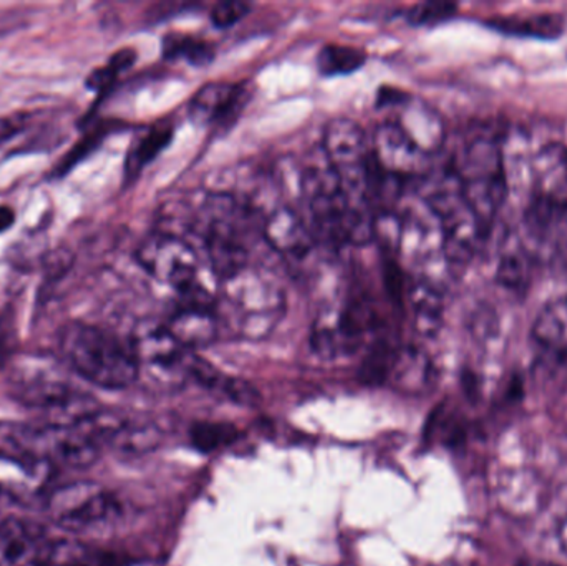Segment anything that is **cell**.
I'll return each mask as SVG.
<instances>
[{
  "label": "cell",
  "mask_w": 567,
  "mask_h": 566,
  "mask_svg": "<svg viewBox=\"0 0 567 566\" xmlns=\"http://www.w3.org/2000/svg\"><path fill=\"white\" fill-rule=\"evenodd\" d=\"M322 155L339 179L353 215L362 225L375 231L377 216L372 205L373 156L362 126L350 119L330 120L323 130Z\"/></svg>",
  "instance_id": "5b68a950"
},
{
  "label": "cell",
  "mask_w": 567,
  "mask_h": 566,
  "mask_svg": "<svg viewBox=\"0 0 567 566\" xmlns=\"http://www.w3.org/2000/svg\"><path fill=\"white\" fill-rule=\"evenodd\" d=\"M16 222V213L9 206H0V233L7 231Z\"/></svg>",
  "instance_id": "e575fe53"
},
{
  "label": "cell",
  "mask_w": 567,
  "mask_h": 566,
  "mask_svg": "<svg viewBox=\"0 0 567 566\" xmlns=\"http://www.w3.org/2000/svg\"><path fill=\"white\" fill-rule=\"evenodd\" d=\"M379 331V315L369 299L352 298L333 312H323L312 328V348L322 358L353 354Z\"/></svg>",
  "instance_id": "ba28073f"
},
{
  "label": "cell",
  "mask_w": 567,
  "mask_h": 566,
  "mask_svg": "<svg viewBox=\"0 0 567 566\" xmlns=\"http://www.w3.org/2000/svg\"><path fill=\"white\" fill-rule=\"evenodd\" d=\"M130 346L138 362L140 375L146 372L150 378L172 385L188 381L189 362L195 352L183 348L163 322L145 321L136 326Z\"/></svg>",
  "instance_id": "30bf717a"
},
{
  "label": "cell",
  "mask_w": 567,
  "mask_h": 566,
  "mask_svg": "<svg viewBox=\"0 0 567 566\" xmlns=\"http://www.w3.org/2000/svg\"><path fill=\"white\" fill-rule=\"evenodd\" d=\"M453 169L462 182L470 208L489 228L508 195L502 146L489 136H476L463 146Z\"/></svg>",
  "instance_id": "52a82bcc"
},
{
  "label": "cell",
  "mask_w": 567,
  "mask_h": 566,
  "mask_svg": "<svg viewBox=\"0 0 567 566\" xmlns=\"http://www.w3.org/2000/svg\"><path fill=\"white\" fill-rule=\"evenodd\" d=\"M3 361V346H2V339H0V366H2Z\"/></svg>",
  "instance_id": "74e56055"
},
{
  "label": "cell",
  "mask_w": 567,
  "mask_h": 566,
  "mask_svg": "<svg viewBox=\"0 0 567 566\" xmlns=\"http://www.w3.org/2000/svg\"><path fill=\"white\" fill-rule=\"evenodd\" d=\"M458 6L452 2H425L413 6L406 12V20L412 25H439V23L446 22L452 19L456 13Z\"/></svg>",
  "instance_id": "1f68e13d"
},
{
  "label": "cell",
  "mask_w": 567,
  "mask_h": 566,
  "mask_svg": "<svg viewBox=\"0 0 567 566\" xmlns=\"http://www.w3.org/2000/svg\"><path fill=\"white\" fill-rule=\"evenodd\" d=\"M140 266L162 285L175 289L178 302L216 305L202 279V261L188 239L156 229L136 249Z\"/></svg>",
  "instance_id": "8992f818"
},
{
  "label": "cell",
  "mask_w": 567,
  "mask_h": 566,
  "mask_svg": "<svg viewBox=\"0 0 567 566\" xmlns=\"http://www.w3.org/2000/svg\"><path fill=\"white\" fill-rule=\"evenodd\" d=\"M163 325L183 348L193 352L213 344L218 339L219 328H221L216 305H183V302H178L175 311Z\"/></svg>",
  "instance_id": "2e32d148"
},
{
  "label": "cell",
  "mask_w": 567,
  "mask_h": 566,
  "mask_svg": "<svg viewBox=\"0 0 567 566\" xmlns=\"http://www.w3.org/2000/svg\"><path fill=\"white\" fill-rule=\"evenodd\" d=\"M533 198L551 206L559 213L567 212V146L549 143L532 159Z\"/></svg>",
  "instance_id": "5bb4252c"
},
{
  "label": "cell",
  "mask_w": 567,
  "mask_h": 566,
  "mask_svg": "<svg viewBox=\"0 0 567 566\" xmlns=\"http://www.w3.org/2000/svg\"><path fill=\"white\" fill-rule=\"evenodd\" d=\"M433 375H435V368L423 349L416 346H402V348H395L393 352L386 381L402 391L420 392L432 384Z\"/></svg>",
  "instance_id": "ffe728a7"
},
{
  "label": "cell",
  "mask_w": 567,
  "mask_h": 566,
  "mask_svg": "<svg viewBox=\"0 0 567 566\" xmlns=\"http://www.w3.org/2000/svg\"><path fill=\"white\" fill-rule=\"evenodd\" d=\"M166 60H185L195 66H205L215 59V49L205 40L189 35H168L163 39Z\"/></svg>",
  "instance_id": "484cf974"
},
{
  "label": "cell",
  "mask_w": 567,
  "mask_h": 566,
  "mask_svg": "<svg viewBox=\"0 0 567 566\" xmlns=\"http://www.w3.org/2000/svg\"><path fill=\"white\" fill-rule=\"evenodd\" d=\"M392 110H395L392 120L399 123L400 128L416 143V146L425 155L432 158L435 153L440 152L445 143V123L432 106L426 105L422 100L413 99L412 95H406Z\"/></svg>",
  "instance_id": "e0dca14e"
},
{
  "label": "cell",
  "mask_w": 567,
  "mask_h": 566,
  "mask_svg": "<svg viewBox=\"0 0 567 566\" xmlns=\"http://www.w3.org/2000/svg\"><path fill=\"white\" fill-rule=\"evenodd\" d=\"M30 122V113H17V115L0 119V143L9 140L10 136L16 135L17 132L27 126Z\"/></svg>",
  "instance_id": "836d02e7"
},
{
  "label": "cell",
  "mask_w": 567,
  "mask_h": 566,
  "mask_svg": "<svg viewBox=\"0 0 567 566\" xmlns=\"http://www.w3.org/2000/svg\"><path fill=\"white\" fill-rule=\"evenodd\" d=\"M486 25L506 35L529 37V39L555 40L565 32V19L556 13H535L529 17H498Z\"/></svg>",
  "instance_id": "cb8c5ba5"
},
{
  "label": "cell",
  "mask_w": 567,
  "mask_h": 566,
  "mask_svg": "<svg viewBox=\"0 0 567 566\" xmlns=\"http://www.w3.org/2000/svg\"><path fill=\"white\" fill-rule=\"evenodd\" d=\"M261 236L290 265H302L312 256L317 239L306 216L287 203H272L258 212Z\"/></svg>",
  "instance_id": "7c38bea8"
},
{
  "label": "cell",
  "mask_w": 567,
  "mask_h": 566,
  "mask_svg": "<svg viewBox=\"0 0 567 566\" xmlns=\"http://www.w3.org/2000/svg\"><path fill=\"white\" fill-rule=\"evenodd\" d=\"M49 542L40 525L7 518L0 522V566H37Z\"/></svg>",
  "instance_id": "ac0fdd59"
},
{
  "label": "cell",
  "mask_w": 567,
  "mask_h": 566,
  "mask_svg": "<svg viewBox=\"0 0 567 566\" xmlns=\"http://www.w3.org/2000/svg\"><path fill=\"white\" fill-rule=\"evenodd\" d=\"M216 311L226 328L243 338L261 339L281 321L286 295L278 279L251 265L221 282Z\"/></svg>",
  "instance_id": "3957f363"
},
{
  "label": "cell",
  "mask_w": 567,
  "mask_h": 566,
  "mask_svg": "<svg viewBox=\"0 0 567 566\" xmlns=\"http://www.w3.org/2000/svg\"><path fill=\"white\" fill-rule=\"evenodd\" d=\"M136 53L133 50L125 49L116 52L115 55L110 59V62L106 63L102 69H96L95 72L90 73L89 79H86V86L92 90H96V92H102V90L109 89L116 79H118L120 73L125 72L126 69L135 63Z\"/></svg>",
  "instance_id": "4dcf8cb0"
},
{
  "label": "cell",
  "mask_w": 567,
  "mask_h": 566,
  "mask_svg": "<svg viewBox=\"0 0 567 566\" xmlns=\"http://www.w3.org/2000/svg\"><path fill=\"white\" fill-rule=\"evenodd\" d=\"M193 233L202 238L206 261L219 282L251 266L255 233L261 235L258 213L235 193L213 192L193 215Z\"/></svg>",
  "instance_id": "6da1fadb"
},
{
  "label": "cell",
  "mask_w": 567,
  "mask_h": 566,
  "mask_svg": "<svg viewBox=\"0 0 567 566\" xmlns=\"http://www.w3.org/2000/svg\"><path fill=\"white\" fill-rule=\"evenodd\" d=\"M60 349L70 368L99 388L118 391L140 379L132 346L99 326L70 322L60 332Z\"/></svg>",
  "instance_id": "7a4b0ae2"
},
{
  "label": "cell",
  "mask_w": 567,
  "mask_h": 566,
  "mask_svg": "<svg viewBox=\"0 0 567 566\" xmlns=\"http://www.w3.org/2000/svg\"><path fill=\"white\" fill-rule=\"evenodd\" d=\"M132 560L75 541H50L37 566H130Z\"/></svg>",
  "instance_id": "44dd1931"
},
{
  "label": "cell",
  "mask_w": 567,
  "mask_h": 566,
  "mask_svg": "<svg viewBox=\"0 0 567 566\" xmlns=\"http://www.w3.org/2000/svg\"><path fill=\"white\" fill-rule=\"evenodd\" d=\"M523 566H558L555 564H546V562H533V564H526Z\"/></svg>",
  "instance_id": "8d00e7d4"
},
{
  "label": "cell",
  "mask_w": 567,
  "mask_h": 566,
  "mask_svg": "<svg viewBox=\"0 0 567 566\" xmlns=\"http://www.w3.org/2000/svg\"><path fill=\"white\" fill-rule=\"evenodd\" d=\"M159 442V429L153 424H136L128 419L122 431L113 439L110 447L116 449L122 454H143L152 451Z\"/></svg>",
  "instance_id": "83f0119b"
},
{
  "label": "cell",
  "mask_w": 567,
  "mask_h": 566,
  "mask_svg": "<svg viewBox=\"0 0 567 566\" xmlns=\"http://www.w3.org/2000/svg\"><path fill=\"white\" fill-rule=\"evenodd\" d=\"M496 279L509 291L522 292L532 279V256L522 243H509L499 256Z\"/></svg>",
  "instance_id": "d4e9b609"
},
{
  "label": "cell",
  "mask_w": 567,
  "mask_h": 566,
  "mask_svg": "<svg viewBox=\"0 0 567 566\" xmlns=\"http://www.w3.org/2000/svg\"><path fill=\"white\" fill-rule=\"evenodd\" d=\"M47 507L50 518L72 534L99 527L120 514L118 501L93 482H75L56 488Z\"/></svg>",
  "instance_id": "9c48e42d"
},
{
  "label": "cell",
  "mask_w": 567,
  "mask_h": 566,
  "mask_svg": "<svg viewBox=\"0 0 567 566\" xmlns=\"http://www.w3.org/2000/svg\"><path fill=\"white\" fill-rule=\"evenodd\" d=\"M556 541H558L559 548L567 557V515L561 518L558 528H556Z\"/></svg>",
  "instance_id": "d590c367"
},
{
  "label": "cell",
  "mask_w": 567,
  "mask_h": 566,
  "mask_svg": "<svg viewBox=\"0 0 567 566\" xmlns=\"http://www.w3.org/2000/svg\"><path fill=\"white\" fill-rule=\"evenodd\" d=\"M53 464L35 457L0 454V495L29 498L39 495L52 478Z\"/></svg>",
  "instance_id": "d6986e66"
},
{
  "label": "cell",
  "mask_w": 567,
  "mask_h": 566,
  "mask_svg": "<svg viewBox=\"0 0 567 566\" xmlns=\"http://www.w3.org/2000/svg\"><path fill=\"white\" fill-rule=\"evenodd\" d=\"M9 382L10 394L20 404L42 409L45 414L69 401L76 392L53 359L39 356L17 359L10 371Z\"/></svg>",
  "instance_id": "8fae6325"
},
{
  "label": "cell",
  "mask_w": 567,
  "mask_h": 566,
  "mask_svg": "<svg viewBox=\"0 0 567 566\" xmlns=\"http://www.w3.org/2000/svg\"><path fill=\"white\" fill-rule=\"evenodd\" d=\"M406 299L412 308L416 328L422 335L432 336L442 326L443 292L429 276H413L406 285Z\"/></svg>",
  "instance_id": "7402d4cb"
},
{
  "label": "cell",
  "mask_w": 567,
  "mask_h": 566,
  "mask_svg": "<svg viewBox=\"0 0 567 566\" xmlns=\"http://www.w3.org/2000/svg\"><path fill=\"white\" fill-rule=\"evenodd\" d=\"M245 83L212 82L198 90L189 103V115L199 123L228 128L248 103Z\"/></svg>",
  "instance_id": "9a60e30c"
},
{
  "label": "cell",
  "mask_w": 567,
  "mask_h": 566,
  "mask_svg": "<svg viewBox=\"0 0 567 566\" xmlns=\"http://www.w3.org/2000/svg\"><path fill=\"white\" fill-rule=\"evenodd\" d=\"M363 63H365V53L362 50L337 45V43L323 47L317 56L320 73L327 76L349 75L362 69Z\"/></svg>",
  "instance_id": "4316f807"
},
{
  "label": "cell",
  "mask_w": 567,
  "mask_h": 566,
  "mask_svg": "<svg viewBox=\"0 0 567 566\" xmlns=\"http://www.w3.org/2000/svg\"><path fill=\"white\" fill-rule=\"evenodd\" d=\"M300 196L307 212V223L316 239L340 248L346 245H369L375 239L373 229L357 219L339 179L322 162L312 163L300 175Z\"/></svg>",
  "instance_id": "277c9868"
},
{
  "label": "cell",
  "mask_w": 567,
  "mask_h": 566,
  "mask_svg": "<svg viewBox=\"0 0 567 566\" xmlns=\"http://www.w3.org/2000/svg\"><path fill=\"white\" fill-rule=\"evenodd\" d=\"M533 341L556 359L567 358V298L553 299L536 316Z\"/></svg>",
  "instance_id": "603a6c76"
},
{
  "label": "cell",
  "mask_w": 567,
  "mask_h": 566,
  "mask_svg": "<svg viewBox=\"0 0 567 566\" xmlns=\"http://www.w3.org/2000/svg\"><path fill=\"white\" fill-rule=\"evenodd\" d=\"M251 10V3L236 2V0H229V2L216 3L209 13L213 25L216 29H229V27L236 25L241 22Z\"/></svg>",
  "instance_id": "d6a6232c"
},
{
  "label": "cell",
  "mask_w": 567,
  "mask_h": 566,
  "mask_svg": "<svg viewBox=\"0 0 567 566\" xmlns=\"http://www.w3.org/2000/svg\"><path fill=\"white\" fill-rule=\"evenodd\" d=\"M172 140V128H153L146 133L143 138L138 140L135 148L130 152L128 162H126V172L128 175H136L140 169L145 168L150 162L156 158V156L165 150Z\"/></svg>",
  "instance_id": "f546056e"
},
{
  "label": "cell",
  "mask_w": 567,
  "mask_h": 566,
  "mask_svg": "<svg viewBox=\"0 0 567 566\" xmlns=\"http://www.w3.org/2000/svg\"><path fill=\"white\" fill-rule=\"evenodd\" d=\"M193 445L202 452H215L238 441L241 431L228 422H198L193 425Z\"/></svg>",
  "instance_id": "f1b7e54d"
},
{
  "label": "cell",
  "mask_w": 567,
  "mask_h": 566,
  "mask_svg": "<svg viewBox=\"0 0 567 566\" xmlns=\"http://www.w3.org/2000/svg\"><path fill=\"white\" fill-rule=\"evenodd\" d=\"M372 156L375 165L393 178L405 179L429 173L430 156L400 128L395 120L389 119L377 126L373 135Z\"/></svg>",
  "instance_id": "4fadbf2b"
}]
</instances>
